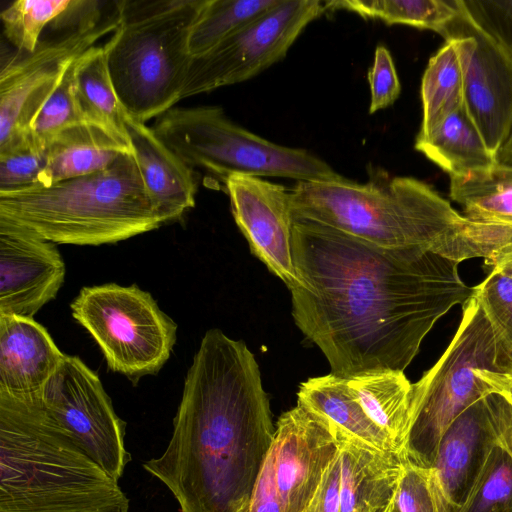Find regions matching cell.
<instances>
[{"mask_svg": "<svg viewBox=\"0 0 512 512\" xmlns=\"http://www.w3.org/2000/svg\"><path fill=\"white\" fill-rule=\"evenodd\" d=\"M131 146L108 130L81 123L59 133L47 146V167L42 186L107 169Z\"/></svg>", "mask_w": 512, "mask_h": 512, "instance_id": "cell-23", "label": "cell"}, {"mask_svg": "<svg viewBox=\"0 0 512 512\" xmlns=\"http://www.w3.org/2000/svg\"><path fill=\"white\" fill-rule=\"evenodd\" d=\"M348 383L367 416L405 456L413 412L412 383L404 372H370L352 377Z\"/></svg>", "mask_w": 512, "mask_h": 512, "instance_id": "cell-24", "label": "cell"}, {"mask_svg": "<svg viewBox=\"0 0 512 512\" xmlns=\"http://www.w3.org/2000/svg\"><path fill=\"white\" fill-rule=\"evenodd\" d=\"M460 5L459 16L443 33L455 41L464 76V105L497 157L512 132V56Z\"/></svg>", "mask_w": 512, "mask_h": 512, "instance_id": "cell-13", "label": "cell"}, {"mask_svg": "<svg viewBox=\"0 0 512 512\" xmlns=\"http://www.w3.org/2000/svg\"><path fill=\"white\" fill-rule=\"evenodd\" d=\"M292 255L295 324L345 379L404 372L435 323L473 296L458 262L425 248L377 246L309 220L294 219Z\"/></svg>", "mask_w": 512, "mask_h": 512, "instance_id": "cell-1", "label": "cell"}, {"mask_svg": "<svg viewBox=\"0 0 512 512\" xmlns=\"http://www.w3.org/2000/svg\"><path fill=\"white\" fill-rule=\"evenodd\" d=\"M274 433L253 353L210 329L187 372L170 442L143 467L181 512H247Z\"/></svg>", "mask_w": 512, "mask_h": 512, "instance_id": "cell-2", "label": "cell"}, {"mask_svg": "<svg viewBox=\"0 0 512 512\" xmlns=\"http://www.w3.org/2000/svg\"><path fill=\"white\" fill-rule=\"evenodd\" d=\"M497 164L512 168V132L497 154Z\"/></svg>", "mask_w": 512, "mask_h": 512, "instance_id": "cell-43", "label": "cell"}, {"mask_svg": "<svg viewBox=\"0 0 512 512\" xmlns=\"http://www.w3.org/2000/svg\"><path fill=\"white\" fill-rule=\"evenodd\" d=\"M47 147L31 133L0 151V191L39 185L47 167Z\"/></svg>", "mask_w": 512, "mask_h": 512, "instance_id": "cell-35", "label": "cell"}, {"mask_svg": "<svg viewBox=\"0 0 512 512\" xmlns=\"http://www.w3.org/2000/svg\"><path fill=\"white\" fill-rule=\"evenodd\" d=\"M475 376L484 384L487 395H499L512 407V372L500 373L478 368Z\"/></svg>", "mask_w": 512, "mask_h": 512, "instance_id": "cell-41", "label": "cell"}, {"mask_svg": "<svg viewBox=\"0 0 512 512\" xmlns=\"http://www.w3.org/2000/svg\"><path fill=\"white\" fill-rule=\"evenodd\" d=\"M71 311L99 345L108 367L132 381L157 373L176 341L175 322L136 285L84 287Z\"/></svg>", "mask_w": 512, "mask_h": 512, "instance_id": "cell-10", "label": "cell"}, {"mask_svg": "<svg viewBox=\"0 0 512 512\" xmlns=\"http://www.w3.org/2000/svg\"><path fill=\"white\" fill-rule=\"evenodd\" d=\"M297 404L310 412L337 443L348 442L404 456L364 412L348 379L332 373L309 378L299 386Z\"/></svg>", "mask_w": 512, "mask_h": 512, "instance_id": "cell-20", "label": "cell"}, {"mask_svg": "<svg viewBox=\"0 0 512 512\" xmlns=\"http://www.w3.org/2000/svg\"><path fill=\"white\" fill-rule=\"evenodd\" d=\"M115 2V1H114ZM99 1L70 3L58 18L62 31L41 38L32 53L2 64L0 72V151L32 133L42 107L69 66L118 23L114 11L104 15Z\"/></svg>", "mask_w": 512, "mask_h": 512, "instance_id": "cell-9", "label": "cell"}, {"mask_svg": "<svg viewBox=\"0 0 512 512\" xmlns=\"http://www.w3.org/2000/svg\"><path fill=\"white\" fill-rule=\"evenodd\" d=\"M491 271L512 279V241L495 250L485 259Z\"/></svg>", "mask_w": 512, "mask_h": 512, "instance_id": "cell-42", "label": "cell"}, {"mask_svg": "<svg viewBox=\"0 0 512 512\" xmlns=\"http://www.w3.org/2000/svg\"><path fill=\"white\" fill-rule=\"evenodd\" d=\"M397 512H452L430 466L405 457L394 493Z\"/></svg>", "mask_w": 512, "mask_h": 512, "instance_id": "cell-34", "label": "cell"}, {"mask_svg": "<svg viewBox=\"0 0 512 512\" xmlns=\"http://www.w3.org/2000/svg\"><path fill=\"white\" fill-rule=\"evenodd\" d=\"M76 60L69 66L34 122L32 134L46 147L62 131L81 123H89L75 90Z\"/></svg>", "mask_w": 512, "mask_h": 512, "instance_id": "cell-33", "label": "cell"}, {"mask_svg": "<svg viewBox=\"0 0 512 512\" xmlns=\"http://www.w3.org/2000/svg\"><path fill=\"white\" fill-rule=\"evenodd\" d=\"M380 512H397L394 504V496Z\"/></svg>", "mask_w": 512, "mask_h": 512, "instance_id": "cell-44", "label": "cell"}, {"mask_svg": "<svg viewBox=\"0 0 512 512\" xmlns=\"http://www.w3.org/2000/svg\"><path fill=\"white\" fill-rule=\"evenodd\" d=\"M450 198L471 221L512 228V187L490 175L450 178Z\"/></svg>", "mask_w": 512, "mask_h": 512, "instance_id": "cell-30", "label": "cell"}, {"mask_svg": "<svg viewBox=\"0 0 512 512\" xmlns=\"http://www.w3.org/2000/svg\"><path fill=\"white\" fill-rule=\"evenodd\" d=\"M293 219L309 220L385 248H425L443 257L468 219L433 187L372 171L364 184L303 182L290 190Z\"/></svg>", "mask_w": 512, "mask_h": 512, "instance_id": "cell-4", "label": "cell"}, {"mask_svg": "<svg viewBox=\"0 0 512 512\" xmlns=\"http://www.w3.org/2000/svg\"><path fill=\"white\" fill-rule=\"evenodd\" d=\"M0 218L47 241L74 245L116 243L163 224L133 153L99 172L0 191Z\"/></svg>", "mask_w": 512, "mask_h": 512, "instance_id": "cell-5", "label": "cell"}, {"mask_svg": "<svg viewBox=\"0 0 512 512\" xmlns=\"http://www.w3.org/2000/svg\"><path fill=\"white\" fill-rule=\"evenodd\" d=\"M247 512H285L275 485L269 454L254 485Z\"/></svg>", "mask_w": 512, "mask_h": 512, "instance_id": "cell-38", "label": "cell"}, {"mask_svg": "<svg viewBox=\"0 0 512 512\" xmlns=\"http://www.w3.org/2000/svg\"><path fill=\"white\" fill-rule=\"evenodd\" d=\"M473 21L512 56V0H460Z\"/></svg>", "mask_w": 512, "mask_h": 512, "instance_id": "cell-36", "label": "cell"}, {"mask_svg": "<svg viewBox=\"0 0 512 512\" xmlns=\"http://www.w3.org/2000/svg\"><path fill=\"white\" fill-rule=\"evenodd\" d=\"M40 400L56 423L116 481L131 460L125 422L113 408L98 375L79 357L65 355Z\"/></svg>", "mask_w": 512, "mask_h": 512, "instance_id": "cell-12", "label": "cell"}, {"mask_svg": "<svg viewBox=\"0 0 512 512\" xmlns=\"http://www.w3.org/2000/svg\"><path fill=\"white\" fill-rule=\"evenodd\" d=\"M370 87L369 113L391 106L399 97L401 84L390 51L377 46L374 61L368 71Z\"/></svg>", "mask_w": 512, "mask_h": 512, "instance_id": "cell-37", "label": "cell"}, {"mask_svg": "<svg viewBox=\"0 0 512 512\" xmlns=\"http://www.w3.org/2000/svg\"><path fill=\"white\" fill-rule=\"evenodd\" d=\"M490 326L472 296L463 306L459 327L437 362L412 384L413 425L406 458L431 466L449 426L486 394L478 368L495 371Z\"/></svg>", "mask_w": 512, "mask_h": 512, "instance_id": "cell-8", "label": "cell"}, {"mask_svg": "<svg viewBox=\"0 0 512 512\" xmlns=\"http://www.w3.org/2000/svg\"><path fill=\"white\" fill-rule=\"evenodd\" d=\"M152 128L190 168H201L224 183L235 174L298 182L349 180L305 149L279 145L246 130L218 106L173 107L158 116Z\"/></svg>", "mask_w": 512, "mask_h": 512, "instance_id": "cell-7", "label": "cell"}, {"mask_svg": "<svg viewBox=\"0 0 512 512\" xmlns=\"http://www.w3.org/2000/svg\"><path fill=\"white\" fill-rule=\"evenodd\" d=\"M65 355L33 318L0 315V394L40 395Z\"/></svg>", "mask_w": 512, "mask_h": 512, "instance_id": "cell-17", "label": "cell"}, {"mask_svg": "<svg viewBox=\"0 0 512 512\" xmlns=\"http://www.w3.org/2000/svg\"><path fill=\"white\" fill-rule=\"evenodd\" d=\"M494 441L484 398L460 414L441 438L430 467L452 512L465 500Z\"/></svg>", "mask_w": 512, "mask_h": 512, "instance_id": "cell-19", "label": "cell"}, {"mask_svg": "<svg viewBox=\"0 0 512 512\" xmlns=\"http://www.w3.org/2000/svg\"><path fill=\"white\" fill-rule=\"evenodd\" d=\"M65 263L53 242L0 218V315L33 318L54 299Z\"/></svg>", "mask_w": 512, "mask_h": 512, "instance_id": "cell-16", "label": "cell"}, {"mask_svg": "<svg viewBox=\"0 0 512 512\" xmlns=\"http://www.w3.org/2000/svg\"><path fill=\"white\" fill-rule=\"evenodd\" d=\"M340 452L326 469L318 490L305 512H340Z\"/></svg>", "mask_w": 512, "mask_h": 512, "instance_id": "cell-39", "label": "cell"}, {"mask_svg": "<svg viewBox=\"0 0 512 512\" xmlns=\"http://www.w3.org/2000/svg\"><path fill=\"white\" fill-rule=\"evenodd\" d=\"M325 3L327 9H345L388 25L428 29L440 35L460 14L459 0H337Z\"/></svg>", "mask_w": 512, "mask_h": 512, "instance_id": "cell-27", "label": "cell"}, {"mask_svg": "<svg viewBox=\"0 0 512 512\" xmlns=\"http://www.w3.org/2000/svg\"><path fill=\"white\" fill-rule=\"evenodd\" d=\"M422 122L418 135L432 130L464 104V76L457 45L446 39L433 55L421 82Z\"/></svg>", "mask_w": 512, "mask_h": 512, "instance_id": "cell-26", "label": "cell"}, {"mask_svg": "<svg viewBox=\"0 0 512 512\" xmlns=\"http://www.w3.org/2000/svg\"><path fill=\"white\" fill-rule=\"evenodd\" d=\"M326 10L320 0H279L210 51L192 58L180 100L263 72L282 60L305 27Z\"/></svg>", "mask_w": 512, "mask_h": 512, "instance_id": "cell-11", "label": "cell"}, {"mask_svg": "<svg viewBox=\"0 0 512 512\" xmlns=\"http://www.w3.org/2000/svg\"><path fill=\"white\" fill-rule=\"evenodd\" d=\"M116 481L56 423L40 395L0 394V512H128Z\"/></svg>", "mask_w": 512, "mask_h": 512, "instance_id": "cell-3", "label": "cell"}, {"mask_svg": "<svg viewBox=\"0 0 512 512\" xmlns=\"http://www.w3.org/2000/svg\"><path fill=\"white\" fill-rule=\"evenodd\" d=\"M279 0H206L190 32L189 53L199 57L268 11Z\"/></svg>", "mask_w": 512, "mask_h": 512, "instance_id": "cell-28", "label": "cell"}, {"mask_svg": "<svg viewBox=\"0 0 512 512\" xmlns=\"http://www.w3.org/2000/svg\"><path fill=\"white\" fill-rule=\"evenodd\" d=\"M457 512H512V457L496 437Z\"/></svg>", "mask_w": 512, "mask_h": 512, "instance_id": "cell-31", "label": "cell"}, {"mask_svg": "<svg viewBox=\"0 0 512 512\" xmlns=\"http://www.w3.org/2000/svg\"><path fill=\"white\" fill-rule=\"evenodd\" d=\"M494 339V372H512V279L491 271L473 287Z\"/></svg>", "mask_w": 512, "mask_h": 512, "instance_id": "cell-29", "label": "cell"}, {"mask_svg": "<svg viewBox=\"0 0 512 512\" xmlns=\"http://www.w3.org/2000/svg\"><path fill=\"white\" fill-rule=\"evenodd\" d=\"M415 148L450 178L490 175L497 166V157L488 148L464 104L427 134L417 135Z\"/></svg>", "mask_w": 512, "mask_h": 512, "instance_id": "cell-22", "label": "cell"}, {"mask_svg": "<svg viewBox=\"0 0 512 512\" xmlns=\"http://www.w3.org/2000/svg\"><path fill=\"white\" fill-rule=\"evenodd\" d=\"M205 1H115L117 27L103 48L117 96L134 119L146 123L180 101L190 32Z\"/></svg>", "mask_w": 512, "mask_h": 512, "instance_id": "cell-6", "label": "cell"}, {"mask_svg": "<svg viewBox=\"0 0 512 512\" xmlns=\"http://www.w3.org/2000/svg\"><path fill=\"white\" fill-rule=\"evenodd\" d=\"M125 126L143 183L163 224L179 220L194 207L197 181L153 128L125 112Z\"/></svg>", "mask_w": 512, "mask_h": 512, "instance_id": "cell-18", "label": "cell"}, {"mask_svg": "<svg viewBox=\"0 0 512 512\" xmlns=\"http://www.w3.org/2000/svg\"><path fill=\"white\" fill-rule=\"evenodd\" d=\"M340 512H380L393 498L404 456L340 442Z\"/></svg>", "mask_w": 512, "mask_h": 512, "instance_id": "cell-21", "label": "cell"}, {"mask_svg": "<svg viewBox=\"0 0 512 512\" xmlns=\"http://www.w3.org/2000/svg\"><path fill=\"white\" fill-rule=\"evenodd\" d=\"M484 403L497 441L512 457V407L496 394L484 397Z\"/></svg>", "mask_w": 512, "mask_h": 512, "instance_id": "cell-40", "label": "cell"}, {"mask_svg": "<svg viewBox=\"0 0 512 512\" xmlns=\"http://www.w3.org/2000/svg\"><path fill=\"white\" fill-rule=\"evenodd\" d=\"M234 220L251 252L288 288L297 282L292 255L293 214L290 190L242 174L225 181Z\"/></svg>", "mask_w": 512, "mask_h": 512, "instance_id": "cell-14", "label": "cell"}, {"mask_svg": "<svg viewBox=\"0 0 512 512\" xmlns=\"http://www.w3.org/2000/svg\"><path fill=\"white\" fill-rule=\"evenodd\" d=\"M70 0H16L1 12L4 35L24 53H32L45 26L63 14Z\"/></svg>", "mask_w": 512, "mask_h": 512, "instance_id": "cell-32", "label": "cell"}, {"mask_svg": "<svg viewBox=\"0 0 512 512\" xmlns=\"http://www.w3.org/2000/svg\"><path fill=\"white\" fill-rule=\"evenodd\" d=\"M74 75L77 98L87 121L130 145L125 110L113 85L103 45L91 47L76 60Z\"/></svg>", "mask_w": 512, "mask_h": 512, "instance_id": "cell-25", "label": "cell"}, {"mask_svg": "<svg viewBox=\"0 0 512 512\" xmlns=\"http://www.w3.org/2000/svg\"><path fill=\"white\" fill-rule=\"evenodd\" d=\"M339 451L328 430L300 405L278 419L268 452L285 512H305Z\"/></svg>", "mask_w": 512, "mask_h": 512, "instance_id": "cell-15", "label": "cell"}]
</instances>
